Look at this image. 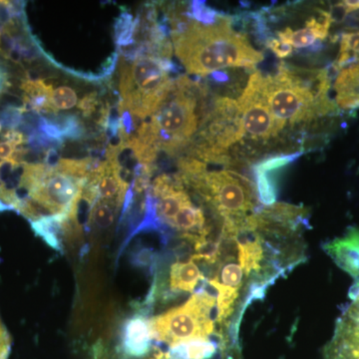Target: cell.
Wrapping results in <instances>:
<instances>
[{
  "label": "cell",
  "mask_w": 359,
  "mask_h": 359,
  "mask_svg": "<svg viewBox=\"0 0 359 359\" xmlns=\"http://www.w3.org/2000/svg\"><path fill=\"white\" fill-rule=\"evenodd\" d=\"M147 359H170L169 355H168V353H162V351H159V353H155L152 358H149Z\"/></svg>",
  "instance_id": "obj_35"
},
{
  "label": "cell",
  "mask_w": 359,
  "mask_h": 359,
  "mask_svg": "<svg viewBox=\"0 0 359 359\" xmlns=\"http://www.w3.org/2000/svg\"><path fill=\"white\" fill-rule=\"evenodd\" d=\"M228 344H217L209 339L191 340L178 346H172L168 355L170 359H210L219 348H231Z\"/></svg>",
  "instance_id": "obj_18"
},
{
  "label": "cell",
  "mask_w": 359,
  "mask_h": 359,
  "mask_svg": "<svg viewBox=\"0 0 359 359\" xmlns=\"http://www.w3.org/2000/svg\"><path fill=\"white\" fill-rule=\"evenodd\" d=\"M2 138L4 139V141L11 142L16 147L27 143V138H26L25 135L22 132L18 131V130H6V133L2 134Z\"/></svg>",
  "instance_id": "obj_31"
},
{
  "label": "cell",
  "mask_w": 359,
  "mask_h": 359,
  "mask_svg": "<svg viewBox=\"0 0 359 359\" xmlns=\"http://www.w3.org/2000/svg\"><path fill=\"white\" fill-rule=\"evenodd\" d=\"M11 339L7 332L6 327L0 318V359H7L11 351Z\"/></svg>",
  "instance_id": "obj_30"
},
{
  "label": "cell",
  "mask_w": 359,
  "mask_h": 359,
  "mask_svg": "<svg viewBox=\"0 0 359 359\" xmlns=\"http://www.w3.org/2000/svg\"><path fill=\"white\" fill-rule=\"evenodd\" d=\"M16 152V146L8 141H0V159H13Z\"/></svg>",
  "instance_id": "obj_32"
},
{
  "label": "cell",
  "mask_w": 359,
  "mask_h": 359,
  "mask_svg": "<svg viewBox=\"0 0 359 359\" xmlns=\"http://www.w3.org/2000/svg\"><path fill=\"white\" fill-rule=\"evenodd\" d=\"M76 91L68 86H60L52 92V103L57 110L72 109L76 105Z\"/></svg>",
  "instance_id": "obj_25"
},
{
  "label": "cell",
  "mask_w": 359,
  "mask_h": 359,
  "mask_svg": "<svg viewBox=\"0 0 359 359\" xmlns=\"http://www.w3.org/2000/svg\"><path fill=\"white\" fill-rule=\"evenodd\" d=\"M323 356L325 359H359V321L342 316Z\"/></svg>",
  "instance_id": "obj_12"
},
{
  "label": "cell",
  "mask_w": 359,
  "mask_h": 359,
  "mask_svg": "<svg viewBox=\"0 0 359 359\" xmlns=\"http://www.w3.org/2000/svg\"><path fill=\"white\" fill-rule=\"evenodd\" d=\"M120 208L115 204L98 199L90 215L89 226H94L98 230H105L114 223L116 215Z\"/></svg>",
  "instance_id": "obj_22"
},
{
  "label": "cell",
  "mask_w": 359,
  "mask_h": 359,
  "mask_svg": "<svg viewBox=\"0 0 359 359\" xmlns=\"http://www.w3.org/2000/svg\"><path fill=\"white\" fill-rule=\"evenodd\" d=\"M86 183L87 179L48 168L33 189L30 199L43 205L50 215L68 214Z\"/></svg>",
  "instance_id": "obj_9"
},
{
  "label": "cell",
  "mask_w": 359,
  "mask_h": 359,
  "mask_svg": "<svg viewBox=\"0 0 359 359\" xmlns=\"http://www.w3.org/2000/svg\"><path fill=\"white\" fill-rule=\"evenodd\" d=\"M138 18L134 20L133 15L127 11H122L115 21V39L118 46H129L135 43Z\"/></svg>",
  "instance_id": "obj_21"
},
{
  "label": "cell",
  "mask_w": 359,
  "mask_h": 359,
  "mask_svg": "<svg viewBox=\"0 0 359 359\" xmlns=\"http://www.w3.org/2000/svg\"><path fill=\"white\" fill-rule=\"evenodd\" d=\"M200 127L193 138L191 157L205 163L230 165L231 148L244 140L238 101L217 96L205 111Z\"/></svg>",
  "instance_id": "obj_7"
},
{
  "label": "cell",
  "mask_w": 359,
  "mask_h": 359,
  "mask_svg": "<svg viewBox=\"0 0 359 359\" xmlns=\"http://www.w3.org/2000/svg\"><path fill=\"white\" fill-rule=\"evenodd\" d=\"M349 297L353 299V302L346 309L344 316L349 320L359 321V280L354 282V285L349 292Z\"/></svg>",
  "instance_id": "obj_29"
},
{
  "label": "cell",
  "mask_w": 359,
  "mask_h": 359,
  "mask_svg": "<svg viewBox=\"0 0 359 359\" xmlns=\"http://www.w3.org/2000/svg\"><path fill=\"white\" fill-rule=\"evenodd\" d=\"M2 129H4V125H2V123L0 122V133H1Z\"/></svg>",
  "instance_id": "obj_36"
},
{
  "label": "cell",
  "mask_w": 359,
  "mask_h": 359,
  "mask_svg": "<svg viewBox=\"0 0 359 359\" xmlns=\"http://www.w3.org/2000/svg\"><path fill=\"white\" fill-rule=\"evenodd\" d=\"M26 111L27 110H26L25 105L22 107L8 106V107L0 111V122L7 130H15L22 124Z\"/></svg>",
  "instance_id": "obj_26"
},
{
  "label": "cell",
  "mask_w": 359,
  "mask_h": 359,
  "mask_svg": "<svg viewBox=\"0 0 359 359\" xmlns=\"http://www.w3.org/2000/svg\"><path fill=\"white\" fill-rule=\"evenodd\" d=\"M100 100H99L98 94L96 92L87 94L78 104V108L83 113L85 117H91L96 112L97 108L100 107Z\"/></svg>",
  "instance_id": "obj_28"
},
{
  "label": "cell",
  "mask_w": 359,
  "mask_h": 359,
  "mask_svg": "<svg viewBox=\"0 0 359 359\" xmlns=\"http://www.w3.org/2000/svg\"><path fill=\"white\" fill-rule=\"evenodd\" d=\"M263 73L255 70L247 86L238 99L242 117L244 140L266 145L280 137L283 130L278 126L269 109L264 95Z\"/></svg>",
  "instance_id": "obj_8"
},
{
  "label": "cell",
  "mask_w": 359,
  "mask_h": 359,
  "mask_svg": "<svg viewBox=\"0 0 359 359\" xmlns=\"http://www.w3.org/2000/svg\"><path fill=\"white\" fill-rule=\"evenodd\" d=\"M325 252L339 268L359 280V230L351 228L344 238H337L325 245Z\"/></svg>",
  "instance_id": "obj_13"
},
{
  "label": "cell",
  "mask_w": 359,
  "mask_h": 359,
  "mask_svg": "<svg viewBox=\"0 0 359 359\" xmlns=\"http://www.w3.org/2000/svg\"><path fill=\"white\" fill-rule=\"evenodd\" d=\"M177 176L184 186L198 194L221 222L240 221L254 214L257 208L256 184L238 172L208 171L207 163L187 158Z\"/></svg>",
  "instance_id": "obj_3"
},
{
  "label": "cell",
  "mask_w": 359,
  "mask_h": 359,
  "mask_svg": "<svg viewBox=\"0 0 359 359\" xmlns=\"http://www.w3.org/2000/svg\"><path fill=\"white\" fill-rule=\"evenodd\" d=\"M66 214L51 215L30 222L35 235L56 252L63 254V221Z\"/></svg>",
  "instance_id": "obj_17"
},
{
  "label": "cell",
  "mask_w": 359,
  "mask_h": 359,
  "mask_svg": "<svg viewBox=\"0 0 359 359\" xmlns=\"http://www.w3.org/2000/svg\"><path fill=\"white\" fill-rule=\"evenodd\" d=\"M171 23L175 53L187 72L207 76L226 68H250L264 60L242 33L233 28V18L222 14L215 23L198 22L172 6L167 11Z\"/></svg>",
  "instance_id": "obj_1"
},
{
  "label": "cell",
  "mask_w": 359,
  "mask_h": 359,
  "mask_svg": "<svg viewBox=\"0 0 359 359\" xmlns=\"http://www.w3.org/2000/svg\"><path fill=\"white\" fill-rule=\"evenodd\" d=\"M276 39L280 41L290 45L294 49H316L320 41L316 39L313 32L309 27L294 30L290 27H285L276 33Z\"/></svg>",
  "instance_id": "obj_20"
},
{
  "label": "cell",
  "mask_w": 359,
  "mask_h": 359,
  "mask_svg": "<svg viewBox=\"0 0 359 359\" xmlns=\"http://www.w3.org/2000/svg\"><path fill=\"white\" fill-rule=\"evenodd\" d=\"M330 70L282 62L275 74L264 75V95L280 129L311 124L339 113L330 99Z\"/></svg>",
  "instance_id": "obj_2"
},
{
  "label": "cell",
  "mask_w": 359,
  "mask_h": 359,
  "mask_svg": "<svg viewBox=\"0 0 359 359\" xmlns=\"http://www.w3.org/2000/svg\"><path fill=\"white\" fill-rule=\"evenodd\" d=\"M264 45H266L269 49H271V52L280 59L290 57V56L294 53V50L290 45L280 41V40L276 39V37H269L266 41L264 42Z\"/></svg>",
  "instance_id": "obj_27"
},
{
  "label": "cell",
  "mask_w": 359,
  "mask_h": 359,
  "mask_svg": "<svg viewBox=\"0 0 359 359\" xmlns=\"http://www.w3.org/2000/svg\"><path fill=\"white\" fill-rule=\"evenodd\" d=\"M205 95L207 91L200 82L188 76L174 79L169 93L150 117L160 150L176 155L192 142L200 126V100Z\"/></svg>",
  "instance_id": "obj_5"
},
{
  "label": "cell",
  "mask_w": 359,
  "mask_h": 359,
  "mask_svg": "<svg viewBox=\"0 0 359 359\" xmlns=\"http://www.w3.org/2000/svg\"><path fill=\"white\" fill-rule=\"evenodd\" d=\"M23 91V105L26 110H32L37 114L54 116L58 110L52 103L53 86L42 79H25L21 83Z\"/></svg>",
  "instance_id": "obj_16"
},
{
  "label": "cell",
  "mask_w": 359,
  "mask_h": 359,
  "mask_svg": "<svg viewBox=\"0 0 359 359\" xmlns=\"http://www.w3.org/2000/svg\"><path fill=\"white\" fill-rule=\"evenodd\" d=\"M359 62V30L342 33L340 36L339 53L332 65L334 70Z\"/></svg>",
  "instance_id": "obj_19"
},
{
  "label": "cell",
  "mask_w": 359,
  "mask_h": 359,
  "mask_svg": "<svg viewBox=\"0 0 359 359\" xmlns=\"http://www.w3.org/2000/svg\"><path fill=\"white\" fill-rule=\"evenodd\" d=\"M302 152L271 156L255 166L256 188L259 202L266 205L275 204L276 199V173L301 157Z\"/></svg>",
  "instance_id": "obj_11"
},
{
  "label": "cell",
  "mask_w": 359,
  "mask_h": 359,
  "mask_svg": "<svg viewBox=\"0 0 359 359\" xmlns=\"http://www.w3.org/2000/svg\"><path fill=\"white\" fill-rule=\"evenodd\" d=\"M159 256L152 249L142 248L131 255L130 262L136 268H149L151 273H156L159 266Z\"/></svg>",
  "instance_id": "obj_24"
},
{
  "label": "cell",
  "mask_w": 359,
  "mask_h": 359,
  "mask_svg": "<svg viewBox=\"0 0 359 359\" xmlns=\"http://www.w3.org/2000/svg\"><path fill=\"white\" fill-rule=\"evenodd\" d=\"M334 89L339 109H359V62L339 71Z\"/></svg>",
  "instance_id": "obj_15"
},
{
  "label": "cell",
  "mask_w": 359,
  "mask_h": 359,
  "mask_svg": "<svg viewBox=\"0 0 359 359\" xmlns=\"http://www.w3.org/2000/svg\"><path fill=\"white\" fill-rule=\"evenodd\" d=\"M171 59L138 55L132 60L123 58L120 66V110H127L143 121L154 114L169 93L178 72Z\"/></svg>",
  "instance_id": "obj_4"
},
{
  "label": "cell",
  "mask_w": 359,
  "mask_h": 359,
  "mask_svg": "<svg viewBox=\"0 0 359 359\" xmlns=\"http://www.w3.org/2000/svg\"><path fill=\"white\" fill-rule=\"evenodd\" d=\"M0 42H1V33H0Z\"/></svg>",
  "instance_id": "obj_37"
},
{
  "label": "cell",
  "mask_w": 359,
  "mask_h": 359,
  "mask_svg": "<svg viewBox=\"0 0 359 359\" xmlns=\"http://www.w3.org/2000/svg\"><path fill=\"white\" fill-rule=\"evenodd\" d=\"M51 121L55 123L60 128L63 134V138L77 141L83 139L85 135H86V129H85L83 122L80 120L78 116H61L56 121L52 119Z\"/></svg>",
  "instance_id": "obj_23"
},
{
  "label": "cell",
  "mask_w": 359,
  "mask_h": 359,
  "mask_svg": "<svg viewBox=\"0 0 359 359\" xmlns=\"http://www.w3.org/2000/svg\"><path fill=\"white\" fill-rule=\"evenodd\" d=\"M153 337L150 316L137 311L123 325L121 346L130 358H143L150 353Z\"/></svg>",
  "instance_id": "obj_10"
},
{
  "label": "cell",
  "mask_w": 359,
  "mask_h": 359,
  "mask_svg": "<svg viewBox=\"0 0 359 359\" xmlns=\"http://www.w3.org/2000/svg\"><path fill=\"white\" fill-rule=\"evenodd\" d=\"M8 81H7V76L4 70L0 69V95L6 91Z\"/></svg>",
  "instance_id": "obj_33"
},
{
  "label": "cell",
  "mask_w": 359,
  "mask_h": 359,
  "mask_svg": "<svg viewBox=\"0 0 359 359\" xmlns=\"http://www.w3.org/2000/svg\"><path fill=\"white\" fill-rule=\"evenodd\" d=\"M205 287L196 290L192 297L178 308L151 318L154 339L172 347L191 340L209 339L212 335L231 339L229 334L217 332L216 318L212 316L217 297L209 294Z\"/></svg>",
  "instance_id": "obj_6"
},
{
  "label": "cell",
  "mask_w": 359,
  "mask_h": 359,
  "mask_svg": "<svg viewBox=\"0 0 359 359\" xmlns=\"http://www.w3.org/2000/svg\"><path fill=\"white\" fill-rule=\"evenodd\" d=\"M207 283V278L193 259L178 261L170 269V290L163 292L165 299H174L179 292H193L200 283Z\"/></svg>",
  "instance_id": "obj_14"
},
{
  "label": "cell",
  "mask_w": 359,
  "mask_h": 359,
  "mask_svg": "<svg viewBox=\"0 0 359 359\" xmlns=\"http://www.w3.org/2000/svg\"><path fill=\"white\" fill-rule=\"evenodd\" d=\"M7 211H16V210L13 205H8L4 200L0 199V212Z\"/></svg>",
  "instance_id": "obj_34"
}]
</instances>
